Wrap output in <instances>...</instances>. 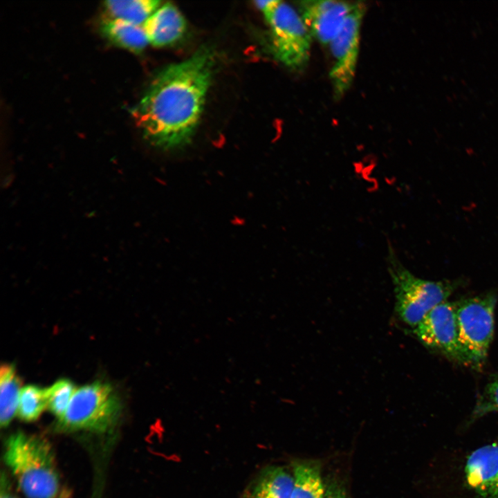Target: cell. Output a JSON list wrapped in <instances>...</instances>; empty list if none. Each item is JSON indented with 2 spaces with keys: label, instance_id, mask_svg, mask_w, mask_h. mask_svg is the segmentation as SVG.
I'll list each match as a JSON object with an SVG mask.
<instances>
[{
  "label": "cell",
  "instance_id": "obj_17",
  "mask_svg": "<svg viewBox=\"0 0 498 498\" xmlns=\"http://www.w3.org/2000/svg\"><path fill=\"white\" fill-rule=\"evenodd\" d=\"M47 405L46 389L28 385L21 389L17 415L24 421H34L39 417Z\"/></svg>",
  "mask_w": 498,
  "mask_h": 498
},
{
  "label": "cell",
  "instance_id": "obj_3",
  "mask_svg": "<svg viewBox=\"0 0 498 498\" xmlns=\"http://www.w3.org/2000/svg\"><path fill=\"white\" fill-rule=\"evenodd\" d=\"M387 269L396 297L395 309L405 324L414 328L436 306L447 301L456 288L451 282L419 278L407 269L389 245Z\"/></svg>",
  "mask_w": 498,
  "mask_h": 498
},
{
  "label": "cell",
  "instance_id": "obj_14",
  "mask_svg": "<svg viewBox=\"0 0 498 498\" xmlns=\"http://www.w3.org/2000/svg\"><path fill=\"white\" fill-rule=\"evenodd\" d=\"M293 476L281 466H271L257 478L250 498H291Z\"/></svg>",
  "mask_w": 498,
  "mask_h": 498
},
{
  "label": "cell",
  "instance_id": "obj_11",
  "mask_svg": "<svg viewBox=\"0 0 498 498\" xmlns=\"http://www.w3.org/2000/svg\"><path fill=\"white\" fill-rule=\"evenodd\" d=\"M149 43L156 47L170 46L186 32L187 23L180 10L171 3L160 6L145 22Z\"/></svg>",
  "mask_w": 498,
  "mask_h": 498
},
{
  "label": "cell",
  "instance_id": "obj_9",
  "mask_svg": "<svg viewBox=\"0 0 498 498\" xmlns=\"http://www.w3.org/2000/svg\"><path fill=\"white\" fill-rule=\"evenodd\" d=\"M356 3L335 0L302 1L299 2L300 16L311 36L327 45L338 35Z\"/></svg>",
  "mask_w": 498,
  "mask_h": 498
},
{
  "label": "cell",
  "instance_id": "obj_7",
  "mask_svg": "<svg viewBox=\"0 0 498 498\" xmlns=\"http://www.w3.org/2000/svg\"><path fill=\"white\" fill-rule=\"evenodd\" d=\"M413 333L426 347L455 362L474 367L459 338L455 303L446 301L436 306L414 328Z\"/></svg>",
  "mask_w": 498,
  "mask_h": 498
},
{
  "label": "cell",
  "instance_id": "obj_22",
  "mask_svg": "<svg viewBox=\"0 0 498 498\" xmlns=\"http://www.w3.org/2000/svg\"><path fill=\"white\" fill-rule=\"evenodd\" d=\"M1 498H17L10 492L8 480L3 473L1 477Z\"/></svg>",
  "mask_w": 498,
  "mask_h": 498
},
{
  "label": "cell",
  "instance_id": "obj_2",
  "mask_svg": "<svg viewBox=\"0 0 498 498\" xmlns=\"http://www.w3.org/2000/svg\"><path fill=\"white\" fill-rule=\"evenodd\" d=\"M3 458L28 498H54L59 479L55 456L44 438L19 432L5 442Z\"/></svg>",
  "mask_w": 498,
  "mask_h": 498
},
{
  "label": "cell",
  "instance_id": "obj_21",
  "mask_svg": "<svg viewBox=\"0 0 498 498\" xmlns=\"http://www.w3.org/2000/svg\"><path fill=\"white\" fill-rule=\"evenodd\" d=\"M279 1H255L256 7L261 11L264 17H266L275 8Z\"/></svg>",
  "mask_w": 498,
  "mask_h": 498
},
{
  "label": "cell",
  "instance_id": "obj_8",
  "mask_svg": "<svg viewBox=\"0 0 498 498\" xmlns=\"http://www.w3.org/2000/svg\"><path fill=\"white\" fill-rule=\"evenodd\" d=\"M365 12V6L357 2L330 44L334 62L329 76L337 98L342 97L350 88L355 76L360 27Z\"/></svg>",
  "mask_w": 498,
  "mask_h": 498
},
{
  "label": "cell",
  "instance_id": "obj_18",
  "mask_svg": "<svg viewBox=\"0 0 498 498\" xmlns=\"http://www.w3.org/2000/svg\"><path fill=\"white\" fill-rule=\"evenodd\" d=\"M46 390L47 407L58 419L62 418L67 409L74 393L76 391L73 382L68 379L57 380Z\"/></svg>",
  "mask_w": 498,
  "mask_h": 498
},
{
  "label": "cell",
  "instance_id": "obj_15",
  "mask_svg": "<svg viewBox=\"0 0 498 498\" xmlns=\"http://www.w3.org/2000/svg\"><path fill=\"white\" fill-rule=\"evenodd\" d=\"M21 382L12 365H3L0 370V423L7 427L17 413Z\"/></svg>",
  "mask_w": 498,
  "mask_h": 498
},
{
  "label": "cell",
  "instance_id": "obj_10",
  "mask_svg": "<svg viewBox=\"0 0 498 498\" xmlns=\"http://www.w3.org/2000/svg\"><path fill=\"white\" fill-rule=\"evenodd\" d=\"M468 484L484 498H498V442L475 450L468 458Z\"/></svg>",
  "mask_w": 498,
  "mask_h": 498
},
{
  "label": "cell",
  "instance_id": "obj_13",
  "mask_svg": "<svg viewBox=\"0 0 498 498\" xmlns=\"http://www.w3.org/2000/svg\"><path fill=\"white\" fill-rule=\"evenodd\" d=\"M293 488L291 498H324L326 485L320 466L311 461H296L293 465Z\"/></svg>",
  "mask_w": 498,
  "mask_h": 498
},
{
  "label": "cell",
  "instance_id": "obj_12",
  "mask_svg": "<svg viewBox=\"0 0 498 498\" xmlns=\"http://www.w3.org/2000/svg\"><path fill=\"white\" fill-rule=\"evenodd\" d=\"M100 27L102 34L112 44L134 53H142L149 43L143 25L109 17L101 21Z\"/></svg>",
  "mask_w": 498,
  "mask_h": 498
},
{
  "label": "cell",
  "instance_id": "obj_16",
  "mask_svg": "<svg viewBox=\"0 0 498 498\" xmlns=\"http://www.w3.org/2000/svg\"><path fill=\"white\" fill-rule=\"evenodd\" d=\"M160 3L157 0H109L104 2V6L110 18L143 25Z\"/></svg>",
  "mask_w": 498,
  "mask_h": 498
},
{
  "label": "cell",
  "instance_id": "obj_4",
  "mask_svg": "<svg viewBox=\"0 0 498 498\" xmlns=\"http://www.w3.org/2000/svg\"><path fill=\"white\" fill-rule=\"evenodd\" d=\"M120 400L109 383L95 381L76 389L69 405L58 419L61 430L105 432L118 421Z\"/></svg>",
  "mask_w": 498,
  "mask_h": 498
},
{
  "label": "cell",
  "instance_id": "obj_5",
  "mask_svg": "<svg viewBox=\"0 0 498 498\" xmlns=\"http://www.w3.org/2000/svg\"><path fill=\"white\" fill-rule=\"evenodd\" d=\"M496 303L497 297L493 293L455 303L459 338L476 369L485 362L493 338Z\"/></svg>",
  "mask_w": 498,
  "mask_h": 498
},
{
  "label": "cell",
  "instance_id": "obj_1",
  "mask_svg": "<svg viewBox=\"0 0 498 498\" xmlns=\"http://www.w3.org/2000/svg\"><path fill=\"white\" fill-rule=\"evenodd\" d=\"M214 63V51L203 46L156 75L132 111L151 144L174 149L190 142L203 109Z\"/></svg>",
  "mask_w": 498,
  "mask_h": 498
},
{
  "label": "cell",
  "instance_id": "obj_19",
  "mask_svg": "<svg viewBox=\"0 0 498 498\" xmlns=\"http://www.w3.org/2000/svg\"><path fill=\"white\" fill-rule=\"evenodd\" d=\"M498 412V377L486 384L476 402L472 412L474 418L489 412Z\"/></svg>",
  "mask_w": 498,
  "mask_h": 498
},
{
  "label": "cell",
  "instance_id": "obj_20",
  "mask_svg": "<svg viewBox=\"0 0 498 498\" xmlns=\"http://www.w3.org/2000/svg\"><path fill=\"white\" fill-rule=\"evenodd\" d=\"M324 498H348L343 487L337 483H330L326 486Z\"/></svg>",
  "mask_w": 498,
  "mask_h": 498
},
{
  "label": "cell",
  "instance_id": "obj_6",
  "mask_svg": "<svg viewBox=\"0 0 498 498\" xmlns=\"http://www.w3.org/2000/svg\"><path fill=\"white\" fill-rule=\"evenodd\" d=\"M265 19L270 27L275 59L293 69L305 66L309 59L312 36L300 15L279 1Z\"/></svg>",
  "mask_w": 498,
  "mask_h": 498
}]
</instances>
